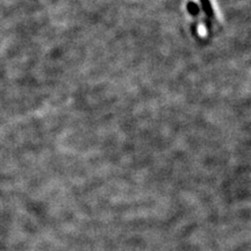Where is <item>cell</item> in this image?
Instances as JSON below:
<instances>
[]
</instances>
